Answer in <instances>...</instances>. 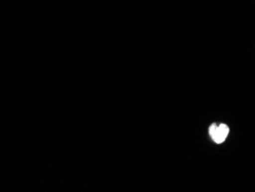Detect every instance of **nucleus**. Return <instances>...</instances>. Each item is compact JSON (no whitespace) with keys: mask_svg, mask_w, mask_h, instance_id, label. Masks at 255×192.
<instances>
[{"mask_svg":"<svg viewBox=\"0 0 255 192\" xmlns=\"http://www.w3.org/2000/svg\"><path fill=\"white\" fill-rule=\"evenodd\" d=\"M229 133H230V128L224 123H213L209 127V135H211L214 143H216V144H222V143L226 142V139L229 136Z\"/></svg>","mask_w":255,"mask_h":192,"instance_id":"nucleus-1","label":"nucleus"}]
</instances>
